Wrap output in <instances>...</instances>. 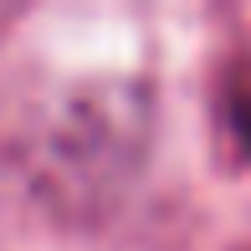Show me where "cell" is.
I'll use <instances>...</instances> for the list:
<instances>
[{
	"instance_id": "1",
	"label": "cell",
	"mask_w": 251,
	"mask_h": 251,
	"mask_svg": "<svg viewBox=\"0 0 251 251\" xmlns=\"http://www.w3.org/2000/svg\"><path fill=\"white\" fill-rule=\"evenodd\" d=\"M226 113H231V133L241 139V149L251 154V67L231 82V108H226Z\"/></svg>"
}]
</instances>
